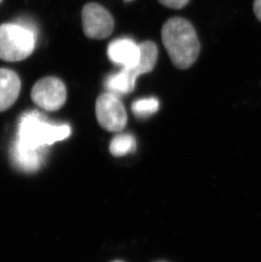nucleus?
Masks as SVG:
<instances>
[{
  "instance_id": "1",
  "label": "nucleus",
  "mask_w": 261,
  "mask_h": 262,
  "mask_svg": "<svg viewBox=\"0 0 261 262\" xmlns=\"http://www.w3.org/2000/svg\"><path fill=\"white\" fill-rule=\"evenodd\" d=\"M163 45L173 64L180 69L192 67L200 55V45L194 28L188 20L172 18L163 26Z\"/></svg>"
},
{
  "instance_id": "2",
  "label": "nucleus",
  "mask_w": 261,
  "mask_h": 262,
  "mask_svg": "<svg viewBox=\"0 0 261 262\" xmlns=\"http://www.w3.org/2000/svg\"><path fill=\"white\" fill-rule=\"evenodd\" d=\"M71 133L69 125L50 123L39 112L32 111L20 117L14 144L27 149L44 150L46 146L67 139Z\"/></svg>"
},
{
  "instance_id": "3",
  "label": "nucleus",
  "mask_w": 261,
  "mask_h": 262,
  "mask_svg": "<svg viewBox=\"0 0 261 262\" xmlns=\"http://www.w3.org/2000/svg\"><path fill=\"white\" fill-rule=\"evenodd\" d=\"M28 23H5L0 25V59L17 62L32 55L36 48V29Z\"/></svg>"
},
{
  "instance_id": "4",
  "label": "nucleus",
  "mask_w": 261,
  "mask_h": 262,
  "mask_svg": "<svg viewBox=\"0 0 261 262\" xmlns=\"http://www.w3.org/2000/svg\"><path fill=\"white\" fill-rule=\"evenodd\" d=\"M31 98L36 105L47 112H56L67 101V91L61 80L55 77H47L35 83Z\"/></svg>"
},
{
  "instance_id": "5",
  "label": "nucleus",
  "mask_w": 261,
  "mask_h": 262,
  "mask_svg": "<svg viewBox=\"0 0 261 262\" xmlns=\"http://www.w3.org/2000/svg\"><path fill=\"white\" fill-rule=\"evenodd\" d=\"M95 112L99 125L107 131L118 133L126 126V109L116 94L108 92L101 94L97 99Z\"/></svg>"
},
{
  "instance_id": "6",
  "label": "nucleus",
  "mask_w": 261,
  "mask_h": 262,
  "mask_svg": "<svg viewBox=\"0 0 261 262\" xmlns=\"http://www.w3.org/2000/svg\"><path fill=\"white\" fill-rule=\"evenodd\" d=\"M82 28L86 37L104 39L112 33L114 19L105 8L96 3L86 4L81 12Z\"/></svg>"
},
{
  "instance_id": "7",
  "label": "nucleus",
  "mask_w": 261,
  "mask_h": 262,
  "mask_svg": "<svg viewBox=\"0 0 261 262\" xmlns=\"http://www.w3.org/2000/svg\"><path fill=\"white\" fill-rule=\"evenodd\" d=\"M108 59L122 68H130L138 64L140 47L130 38H119L108 45L107 50Z\"/></svg>"
},
{
  "instance_id": "8",
  "label": "nucleus",
  "mask_w": 261,
  "mask_h": 262,
  "mask_svg": "<svg viewBox=\"0 0 261 262\" xmlns=\"http://www.w3.org/2000/svg\"><path fill=\"white\" fill-rule=\"evenodd\" d=\"M21 82L16 72L0 68V112L10 109L20 94Z\"/></svg>"
},
{
  "instance_id": "9",
  "label": "nucleus",
  "mask_w": 261,
  "mask_h": 262,
  "mask_svg": "<svg viewBox=\"0 0 261 262\" xmlns=\"http://www.w3.org/2000/svg\"><path fill=\"white\" fill-rule=\"evenodd\" d=\"M11 157L19 168L26 171H35L42 165L44 152L27 149L14 144L11 148Z\"/></svg>"
},
{
  "instance_id": "10",
  "label": "nucleus",
  "mask_w": 261,
  "mask_h": 262,
  "mask_svg": "<svg viewBox=\"0 0 261 262\" xmlns=\"http://www.w3.org/2000/svg\"><path fill=\"white\" fill-rule=\"evenodd\" d=\"M139 47L140 55L138 64L135 67L126 68L135 79L140 75L151 72L156 67L158 59V49L155 42L150 41L143 42L139 45Z\"/></svg>"
},
{
  "instance_id": "11",
  "label": "nucleus",
  "mask_w": 261,
  "mask_h": 262,
  "mask_svg": "<svg viewBox=\"0 0 261 262\" xmlns=\"http://www.w3.org/2000/svg\"><path fill=\"white\" fill-rule=\"evenodd\" d=\"M136 79L126 68H122L116 74L111 75L106 79L105 87L108 93L121 96L133 91Z\"/></svg>"
},
{
  "instance_id": "12",
  "label": "nucleus",
  "mask_w": 261,
  "mask_h": 262,
  "mask_svg": "<svg viewBox=\"0 0 261 262\" xmlns=\"http://www.w3.org/2000/svg\"><path fill=\"white\" fill-rule=\"evenodd\" d=\"M137 148L136 139L128 134H119L111 140L110 151L114 156H124L133 153Z\"/></svg>"
},
{
  "instance_id": "13",
  "label": "nucleus",
  "mask_w": 261,
  "mask_h": 262,
  "mask_svg": "<svg viewBox=\"0 0 261 262\" xmlns=\"http://www.w3.org/2000/svg\"><path fill=\"white\" fill-rule=\"evenodd\" d=\"M160 102L156 98H144L138 99L132 104V110L136 117L139 118H145L150 117L159 111Z\"/></svg>"
},
{
  "instance_id": "14",
  "label": "nucleus",
  "mask_w": 261,
  "mask_h": 262,
  "mask_svg": "<svg viewBox=\"0 0 261 262\" xmlns=\"http://www.w3.org/2000/svg\"><path fill=\"white\" fill-rule=\"evenodd\" d=\"M162 5L172 9H181L187 5L189 0H159Z\"/></svg>"
},
{
  "instance_id": "15",
  "label": "nucleus",
  "mask_w": 261,
  "mask_h": 262,
  "mask_svg": "<svg viewBox=\"0 0 261 262\" xmlns=\"http://www.w3.org/2000/svg\"><path fill=\"white\" fill-rule=\"evenodd\" d=\"M253 9L257 19L261 23V0H254Z\"/></svg>"
},
{
  "instance_id": "16",
  "label": "nucleus",
  "mask_w": 261,
  "mask_h": 262,
  "mask_svg": "<svg viewBox=\"0 0 261 262\" xmlns=\"http://www.w3.org/2000/svg\"><path fill=\"white\" fill-rule=\"evenodd\" d=\"M113 262H123V261H121V260H116V261H113Z\"/></svg>"
},
{
  "instance_id": "17",
  "label": "nucleus",
  "mask_w": 261,
  "mask_h": 262,
  "mask_svg": "<svg viewBox=\"0 0 261 262\" xmlns=\"http://www.w3.org/2000/svg\"><path fill=\"white\" fill-rule=\"evenodd\" d=\"M3 0H0V3L2 2Z\"/></svg>"
}]
</instances>
